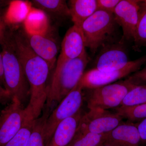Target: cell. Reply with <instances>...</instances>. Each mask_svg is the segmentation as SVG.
Listing matches in <instances>:
<instances>
[{"label": "cell", "mask_w": 146, "mask_h": 146, "mask_svg": "<svg viewBox=\"0 0 146 146\" xmlns=\"http://www.w3.org/2000/svg\"><path fill=\"white\" fill-rule=\"evenodd\" d=\"M18 54L30 86L29 102L25 109L35 119L40 117L48 98L47 82L51 70L46 60L30 47L24 30L13 29Z\"/></svg>", "instance_id": "cell-1"}, {"label": "cell", "mask_w": 146, "mask_h": 146, "mask_svg": "<svg viewBox=\"0 0 146 146\" xmlns=\"http://www.w3.org/2000/svg\"><path fill=\"white\" fill-rule=\"evenodd\" d=\"M0 45L4 87L12 99L16 98L23 104L30 96V86L18 54L13 29H9Z\"/></svg>", "instance_id": "cell-2"}, {"label": "cell", "mask_w": 146, "mask_h": 146, "mask_svg": "<svg viewBox=\"0 0 146 146\" xmlns=\"http://www.w3.org/2000/svg\"><path fill=\"white\" fill-rule=\"evenodd\" d=\"M86 52L78 58L56 65L51 83L48 88L45 106L50 109L60 102L78 84L89 62Z\"/></svg>", "instance_id": "cell-3"}, {"label": "cell", "mask_w": 146, "mask_h": 146, "mask_svg": "<svg viewBox=\"0 0 146 146\" xmlns=\"http://www.w3.org/2000/svg\"><path fill=\"white\" fill-rule=\"evenodd\" d=\"M117 25L113 13L97 10L80 27L86 47L95 54L104 46L118 41Z\"/></svg>", "instance_id": "cell-4"}, {"label": "cell", "mask_w": 146, "mask_h": 146, "mask_svg": "<svg viewBox=\"0 0 146 146\" xmlns=\"http://www.w3.org/2000/svg\"><path fill=\"white\" fill-rule=\"evenodd\" d=\"M136 86L127 78L97 88L83 89L84 99L89 110L116 108L120 106L127 94Z\"/></svg>", "instance_id": "cell-5"}, {"label": "cell", "mask_w": 146, "mask_h": 146, "mask_svg": "<svg viewBox=\"0 0 146 146\" xmlns=\"http://www.w3.org/2000/svg\"><path fill=\"white\" fill-rule=\"evenodd\" d=\"M83 100V88L79 82L48 118L45 129V146L49 142L58 125L81 109Z\"/></svg>", "instance_id": "cell-6"}, {"label": "cell", "mask_w": 146, "mask_h": 146, "mask_svg": "<svg viewBox=\"0 0 146 146\" xmlns=\"http://www.w3.org/2000/svg\"><path fill=\"white\" fill-rule=\"evenodd\" d=\"M123 119L117 112L112 113L104 110H89L82 117L75 136L90 133H108L122 123Z\"/></svg>", "instance_id": "cell-7"}, {"label": "cell", "mask_w": 146, "mask_h": 146, "mask_svg": "<svg viewBox=\"0 0 146 146\" xmlns=\"http://www.w3.org/2000/svg\"><path fill=\"white\" fill-rule=\"evenodd\" d=\"M146 62V55L136 60L129 61L127 65L119 70L105 72L92 69L84 73L79 82L83 89L111 84L139 70Z\"/></svg>", "instance_id": "cell-8"}, {"label": "cell", "mask_w": 146, "mask_h": 146, "mask_svg": "<svg viewBox=\"0 0 146 146\" xmlns=\"http://www.w3.org/2000/svg\"><path fill=\"white\" fill-rule=\"evenodd\" d=\"M27 113L23 104L16 98L11 102L0 113V146H4L22 127Z\"/></svg>", "instance_id": "cell-9"}, {"label": "cell", "mask_w": 146, "mask_h": 146, "mask_svg": "<svg viewBox=\"0 0 146 146\" xmlns=\"http://www.w3.org/2000/svg\"><path fill=\"white\" fill-rule=\"evenodd\" d=\"M129 61L124 41L121 38L102 47L94 60L93 69L105 72L116 70L124 68Z\"/></svg>", "instance_id": "cell-10"}, {"label": "cell", "mask_w": 146, "mask_h": 146, "mask_svg": "<svg viewBox=\"0 0 146 146\" xmlns=\"http://www.w3.org/2000/svg\"><path fill=\"white\" fill-rule=\"evenodd\" d=\"M141 1L121 0L113 15L115 22L121 27L122 39L133 41L139 19Z\"/></svg>", "instance_id": "cell-11"}, {"label": "cell", "mask_w": 146, "mask_h": 146, "mask_svg": "<svg viewBox=\"0 0 146 146\" xmlns=\"http://www.w3.org/2000/svg\"><path fill=\"white\" fill-rule=\"evenodd\" d=\"M61 47V52L56 65L80 57L86 52L85 41L81 28L74 25L71 27L65 33Z\"/></svg>", "instance_id": "cell-12"}, {"label": "cell", "mask_w": 146, "mask_h": 146, "mask_svg": "<svg viewBox=\"0 0 146 146\" xmlns=\"http://www.w3.org/2000/svg\"><path fill=\"white\" fill-rule=\"evenodd\" d=\"M24 33L30 47L35 54L46 60L51 70L54 68L58 52V44L44 33H33L24 29Z\"/></svg>", "instance_id": "cell-13"}, {"label": "cell", "mask_w": 146, "mask_h": 146, "mask_svg": "<svg viewBox=\"0 0 146 146\" xmlns=\"http://www.w3.org/2000/svg\"><path fill=\"white\" fill-rule=\"evenodd\" d=\"M104 145L110 146H142L136 123L123 122L105 133Z\"/></svg>", "instance_id": "cell-14"}, {"label": "cell", "mask_w": 146, "mask_h": 146, "mask_svg": "<svg viewBox=\"0 0 146 146\" xmlns=\"http://www.w3.org/2000/svg\"><path fill=\"white\" fill-rule=\"evenodd\" d=\"M84 114L80 110L58 125L49 142L45 146H68L73 141Z\"/></svg>", "instance_id": "cell-15"}, {"label": "cell", "mask_w": 146, "mask_h": 146, "mask_svg": "<svg viewBox=\"0 0 146 146\" xmlns=\"http://www.w3.org/2000/svg\"><path fill=\"white\" fill-rule=\"evenodd\" d=\"M68 6L74 25L80 28L98 10L97 0H71L69 1Z\"/></svg>", "instance_id": "cell-16"}, {"label": "cell", "mask_w": 146, "mask_h": 146, "mask_svg": "<svg viewBox=\"0 0 146 146\" xmlns=\"http://www.w3.org/2000/svg\"><path fill=\"white\" fill-rule=\"evenodd\" d=\"M32 5L39 10L55 18H71L70 9L64 0H33Z\"/></svg>", "instance_id": "cell-17"}, {"label": "cell", "mask_w": 146, "mask_h": 146, "mask_svg": "<svg viewBox=\"0 0 146 146\" xmlns=\"http://www.w3.org/2000/svg\"><path fill=\"white\" fill-rule=\"evenodd\" d=\"M26 117L22 127L4 146H27V145L32 132L35 119L26 110Z\"/></svg>", "instance_id": "cell-18"}, {"label": "cell", "mask_w": 146, "mask_h": 146, "mask_svg": "<svg viewBox=\"0 0 146 146\" xmlns=\"http://www.w3.org/2000/svg\"><path fill=\"white\" fill-rule=\"evenodd\" d=\"M133 42V49L135 50L146 48V1H141L139 19Z\"/></svg>", "instance_id": "cell-19"}, {"label": "cell", "mask_w": 146, "mask_h": 146, "mask_svg": "<svg viewBox=\"0 0 146 146\" xmlns=\"http://www.w3.org/2000/svg\"><path fill=\"white\" fill-rule=\"evenodd\" d=\"M115 110L123 118L131 122L138 123L146 119V104L132 106H121Z\"/></svg>", "instance_id": "cell-20"}, {"label": "cell", "mask_w": 146, "mask_h": 146, "mask_svg": "<svg viewBox=\"0 0 146 146\" xmlns=\"http://www.w3.org/2000/svg\"><path fill=\"white\" fill-rule=\"evenodd\" d=\"M144 104H146V84L137 85L131 89L120 106H132Z\"/></svg>", "instance_id": "cell-21"}, {"label": "cell", "mask_w": 146, "mask_h": 146, "mask_svg": "<svg viewBox=\"0 0 146 146\" xmlns=\"http://www.w3.org/2000/svg\"><path fill=\"white\" fill-rule=\"evenodd\" d=\"M105 133H87L75 136L70 146H102L105 142Z\"/></svg>", "instance_id": "cell-22"}, {"label": "cell", "mask_w": 146, "mask_h": 146, "mask_svg": "<svg viewBox=\"0 0 146 146\" xmlns=\"http://www.w3.org/2000/svg\"><path fill=\"white\" fill-rule=\"evenodd\" d=\"M121 0H97L98 10L113 13Z\"/></svg>", "instance_id": "cell-23"}, {"label": "cell", "mask_w": 146, "mask_h": 146, "mask_svg": "<svg viewBox=\"0 0 146 146\" xmlns=\"http://www.w3.org/2000/svg\"><path fill=\"white\" fill-rule=\"evenodd\" d=\"M127 78L135 85L146 84V66L142 70H139L129 76Z\"/></svg>", "instance_id": "cell-24"}, {"label": "cell", "mask_w": 146, "mask_h": 146, "mask_svg": "<svg viewBox=\"0 0 146 146\" xmlns=\"http://www.w3.org/2000/svg\"><path fill=\"white\" fill-rule=\"evenodd\" d=\"M7 7L0 9V44L5 38L10 28L6 21L5 14Z\"/></svg>", "instance_id": "cell-25"}, {"label": "cell", "mask_w": 146, "mask_h": 146, "mask_svg": "<svg viewBox=\"0 0 146 146\" xmlns=\"http://www.w3.org/2000/svg\"><path fill=\"white\" fill-rule=\"evenodd\" d=\"M140 133L142 146H146V119L136 123Z\"/></svg>", "instance_id": "cell-26"}, {"label": "cell", "mask_w": 146, "mask_h": 146, "mask_svg": "<svg viewBox=\"0 0 146 146\" xmlns=\"http://www.w3.org/2000/svg\"><path fill=\"white\" fill-rule=\"evenodd\" d=\"M12 100L10 94L0 83V104L7 105Z\"/></svg>", "instance_id": "cell-27"}, {"label": "cell", "mask_w": 146, "mask_h": 146, "mask_svg": "<svg viewBox=\"0 0 146 146\" xmlns=\"http://www.w3.org/2000/svg\"><path fill=\"white\" fill-rule=\"evenodd\" d=\"M0 83L4 87L3 57L1 52H0Z\"/></svg>", "instance_id": "cell-28"}, {"label": "cell", "mask_w": 146, "mask_h": 146, "mask_svg": "<svg viewBox=\"0 0 146 146\" xmlns=\"http://www.w3.org/2000/svg\"><path fill=\"white\" fill-rule=\"evenodd\" d=\"M11 2V1H3L0 0V9L7 7Z\"/></svg>", "instance_id": "cell-29"}, {"label": "cell", "mask_w": 146, "mask_h": 146, "mask_svg": "<svg viewBox=\"0 0 146 146\" xmlns=\"http://www.w3.org/2000/svg\"><path fill=\"white\" fill-rule=\"evenodd\" d=\"M27 146H44L41 143L35 141H30Z\"/></svg>", "instance_id": "cell-30"}, {"label": "cell", "mask_w": 146, "mask_h": 146, "mask_svg": "<svg viewBox=\"0 0 146 146\" xmlns=\"http://www.w3.org/2000/svg\"><path fill=\"white\" fill-rule=\"evenodd\" d=\"M102 146H110L108 145H103Z\"/></svg>", "instance_id": "cell-31"}, {"label": "cell", "mask_w": 146, "mask_h": 146, "mask_svg": "<svg viewBox=\"0 0 146 146\" xmlns=\"http://www.w3.org/2000/svg\"><path fill=\"white\" fill-rule=\"evenodd\" d=\"M68 146H69V145H68Z\"/></svg>", "instance_id": "cell-32"}]
</instances>
